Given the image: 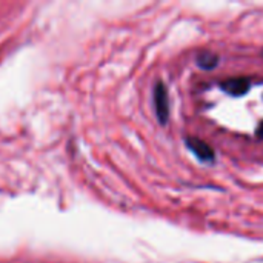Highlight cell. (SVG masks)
Listing matches in <instances>:
<instances>
[{"mask_svg": "<svg viewBox=\"0 0 263 263\" xmlns=\"http://www.w3.org/2000/svg\"><path fill=\"white\" fill-rule=\"evenodd\" d=\"M256 134H257V137H259V139H263V122L260 123V125H259V128H257V133H256Z\"/></svg>", "mask_w": 263, "mask_h": 263, "instance_id": "5", "label": "cell"}, {"mask_svg": "<svg viewBox=\"0 0 263 263\" xmlns=\"http://www.w3.org/2000/svg\"><path fill=\"white\" fill-rule=\"evenodd\" d=\"M197 63H199V66H202V68H205V69H211V68H214V66L217 65V55L213 54V52L205 51V52L199 54Z\"/></svg>", "mask_w": 263, "mask_h": 263, "instance_id": "4", "label": "cell"}, {"mask_svg": "<svg viewBox=\"0 0 263 263\" xmlns=\"http://www.w3.org/2000/svg\"><path fill=\"white\" fill-rule=\"evenodd\" d=\"M220 86L230 96L239 97V96H243L250 89V80L247 77H234V79H228V80L222 82Z\"/></svg>", "mask_w": 263, "mask_h": 263, "instance_id": "3", "label": "cell"}, {"mask_svg": "<svg viewBox=\"0 0 263 263\" xmlns=\"http://www.w3.org/2000/svg\"><path fill=\"white\" fill-rule=\"evenodd\" d=\"M186 145L191 149V153L200 159L202 162H211L214 159V151L210 148L208 143H205L203 140L197 139V137H188L186 139Z\"/></svg>", "mask_w": 263, "mask_h": 263, "instance_id": "2", "label": "cell"}, {"mask_svg": "<svg viewBox=\"0 0 263 263\" xmlns=\"http://www.w3.org/2000/svg\"><path fill=\"white\" fill-rule=\"evenodd\" d=\"M154 105H156V114L159 122L165 125L170 117V99L163 83H157V86L154 88Z\"/></svg>", "mask_w": 263, "mask_h": 263, "instance_id": "1", "label": "cell"}]
</instances>
